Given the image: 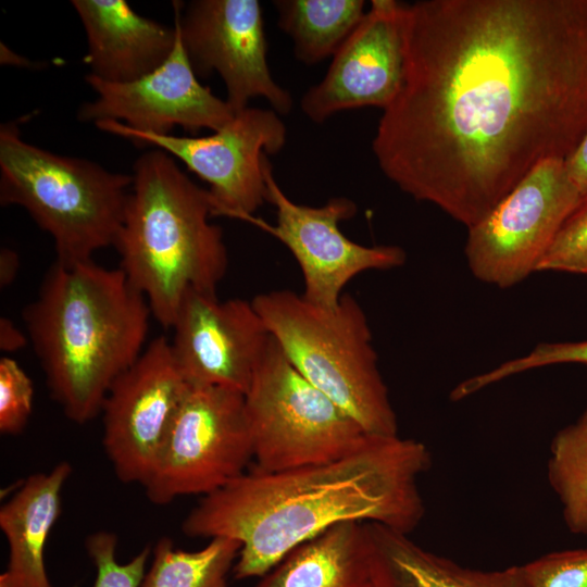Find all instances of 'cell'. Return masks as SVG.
I'll use <instances>...</instances> for the list:
<instances>
[{"label":"cell","mask_w":587,"mask_h":587,"mask_svg":"<svg viewBox=\"0 0 587 587\" xmlns=\"http://www.w3.org/2000/svg\"><path fill=\"white\" fill-rule=\"evenodd\" d=\"M404 70L372 151L470 228L587 132V0L403 2Z\"/></svg>","instance_id":"6da1fadb"},{"label":"cell","mask_w":587,"mask_h":587,"mask_svg":"<svg viewBox=\"0 0 587 587\" xmlns=\"http://www.w3.org/2000/svg\"><path fill=\"white\" fill-rule=\"evenodd\" d=\"M430 465L422 441L369 435L358 450L332 462L274 473L249 467L203 496L182 530L191 538L238 540L235 578L262 577L294 548L341 522L411 534L425 514L419 480Z\"/></svg>","instance_id":"7a4b0ae2"},{"label":"cell","mask_w":587,"mask_h":587,"mask_svg":"<svg viewBox=\"0 0 587 587\" xmlns=\"http://www.w3.org/2000/svg\"><path fill=\"white\" fill-rule=\"evenodd\" d=\"M150 307L124 273L93 260H55L23 311L52 398L83 425L145 350Z\"/></svg>","instance_id":"3957f363"},{"label":"cell","mask_w":587,"mask_h":587,"mask_svg":"<svg viewBox=\"0 0 587 587\" xmlns=\"http://www.w3.org/2000/svg\"><path fill=\"white\" fill-rule=\"evenodd\" d=\"M124 220L113 247L118 268L147 299L153 319L172 328L189 290L216 294L228 265L208 189L161 149L134 163Z\"/></svg>","instance_id":"277c9868"},{"label":"cell","mask_w":587,"mask_h":587,"mask_svg":"<svg viewBox=\"0 0 587 587\" xmlns=\"http://www.w3.org/2000/svg\"><path fill=\"white\" fill-rule=\"evenodd\" d=\"M252 303L296 370L366 434L399 435L366 315L352 296L344 295L335 309L286 289L257 295Z\"/></svg>","instance_id":"5b68a950"},{"label":"cell","mask_w":587,"mask_h":587,"mask_svg":"<svg viewBox=\"0 0 587 587\" xmlns=\"http://www.w3.org/2000/svg\"><path fill=\"white\" fill-rule=\"evenodd\" d=\"M133 176L25 141L14 122L0 127V203L24 208L54 242L58 261L92 260L113 246Z\"/></svg>","instance_id":"8992f818"},{"label":"cell","mask_w":587,"mask_h":587,"mask_svg":"<svg viewBox=\"0 0 587 587\" xmlns=\"http://www.w3.org/2000/svg\"><path fill=\"white\" fill-rule=\"evenodd\" d=\"M245 405L252 469L274 473L323 464L358 450L369 437L346 411L289 362L271 336Z\"/></svg>","instance_id":"52a82bcc"},{"label":"cell","mask_w":587,"mask_h":587,"mask_svg":"<svg viewBox=\"0 0 587 587\" xmlns=\"http://www.w3.org/2000/svg\"><path fill=\"white\" fill-rule=\"evenodd\" d=\"M253 460L245 395L221 387H190L154 469L142 486L153 504L210 495Z\"/></svg>","instance_id":"ba28073f"},{"label":"cell","mask_w":587,"mask_h":587,"mask_svg":"<svg viewBox=\"0 0 587 587\" xmlns=\"http://www.w3.org/2000/svg\"><path fill=\"white\" fill-rule=\"evenodd\" d=\"M582 202L564 159H546L478 224L467 228L464 255L479 282L511 288L537 272L566 218Z\"/></svg>","instance_id":"9c48e42d"},{"label":"cell","mask_w":587,"mask_h":587,"mask_svg":"<svg viewBox=\"0 0 587 587\" xmlns=\"http://www.w3.org/2000/svg\"><path fill=\"white\" fill-rule=\"evenodd\" d=\"M95 125L138 146H153L182 161L209 184L213 216L246 222L266 202L264 164L267 155L279 152L287 139V128L279 114L272 109L250 107L207 136L141 133L117 121H101Z\"/></svg>","instance_id":"30bf717a"},{"label":"cell","mask_w":587,"mask_h":587,"mask_svg":"<svg viewBox=\"0 0 587 587\" xmlns=\"http://www.w3.org/2000/svg\"><path fill=\"white\" fill-rule=\"evenodd\" d=\"M266 202L275 208L276 224L252 216V223L278 239L301 270L303 298L314 305L335 309L345 286L369 270H390L405 263L399 246L367 247L346 237L339 223L357 212L347 197H333L321 207L299 204L288 198L274 178L268 158L264 164Z\"/></svg>","instance_id":"8fae6325"},{"label":"cell","mask_w":587,"mask_h":587,"mask_svg":"<svg viewBox=\"0 0 587 587\" xmlns=\"http://www.w3.org/2000/svg\"><path fill=\"white\" fill-rule=\"evenodd\" d=\"M175 22L188 60L198 77L217 73L226 102L238 113L255 97L279 115L294 104L290 92L272 76L262 7L258 0H192L182 11L174 2Z\"/></svg>","instance_id":"7c38bea8"},{"label":"cell","mask_w":587,"mask_h":587,"mask_svg":"<svg viewBox=\"0 0 587 587\" xmlns=\"http://www.w3.org/2000/svg\"><path fill=\"white\" fill-rule=\"evenodd\" d=\"M189 388L164 336L115 379L100 413L102 446L117 479L147 483Z\"/></svg>","instance_id":"4fadbf2b"},{"label":"cell","mask_w":587,"mask_h":587,"mask_svg":"<svg viewBox=\"0 0 587 587\" xmlns=\"http://www.w3.org/2000/svg\"><path fill=\"white\" fill-rule=\"evenodd\" d=\"M174 359L190 387L245 395L271 335L252 301L189 290L172 325Z\"/></svg>","instance_id":"5bb4252c"},{"label":"cell","mask_w":587,"mask_h":587,"mask_svg":"<svg viewBox=\"0 0 587 587\" xmlns=\"http://www.w3.org/2000/svg\"><path fill=\"white\" fill-rule=\"evenodd\" d=\"M175 28L177 37L171 55L150 74L123 84L87 74L86 83L96 98L79 108L78 120L95 124L117 121L133 130L155 135H171L175 126L193 135L226 125L234 111L198 80Z\"/></svg>","instance_id":"9a60e30c"},{"label":"cell","mask_w":587,"mask_h":587,"mask_svg":"<svg viewBox=\"0 0 587 587\" xmlns=\"http://www.w3.org/2000/svg\"><path fill=\"white\" fill-rule=\"evenodd\" d=\"M403 70V2L372 0L323 79L302 96L301 110L316 124L342 111L385 110L400 89Z\"/></svg>","instance_id":"2e32d148"},{"label":"cell","mask_w":587,"mask_h":587,"mask_svg":"<svg viewBox=\"0 0 587 587\" xmlns=\"http://www.w3.org/2000/svg\"><path fill=\"white\" fill-rule=\"evenodd\" d=\"M87 36L84 59L90 75L109 83L139 79L171 55L175 26L135 12L125 0H73Z\"/></svg>","instance_id":"e0dca14e"},{"label":"cell","mask_w":587,"mask_h":587,"mask_svg":"<svg viewBox=\"0 0 587 587\" xmlns=\"http://www.w3.org/2000/svg\"><path fill=\"white\" fill-rule=\"evenodd\" d=\"M72 465L61 461L49 472L26 478L0 509V528L9 545L4 572L12 587H51L45 547L61 512V492Z\"/></svg>","instance_id":"ac0fdd59"},{"label":"cell","mask_w":587,"mask_h":587,"mask_svg":"<svg viewBox=\"0 0 587 587\" xmlns=\"http://www.w3.org/2000/svg\"><path fill=\"white\" fill-rule=\"evenodd\" d=\"M375 587H525L521 565L497 571L463 566L426 550L409 534L365 523Z\"/></svg>","instance_id":"d6986e66"},{"label":"cell","mask_w":587,"mask_h":587,"mask_svg":"<svg viewBox=\"0 0 587 587\" xmlns=\"http://www.w3.org/2000/svg\"><path fill=\"white\" fill-rule=\"evenodd\" d=\"M255 587H375L365 523L341 522L300 544Z\"/></svg>","instance_id":"ffe728a7"},{"label":"cell","mask_w":587,"mask_h":587,"mask_svg":"<svg viewBox=\"0 0 587 587\" xmlns=\"http://www.w3.org/2000/svg\"><path fill=\"white\" fill-rule=\"evenodd\" d=\"M273 5L278 27L305 65L333 58L366 12L364 0H275Z\"/></svg>","instance_id":"44dd1931"},{"label":"cell","mask_w":587,"mask_h":587,"mask_svg":"<svg viewBox=\"0 0 587 587\" xmlns=\"http://www.w3.org/2000/svg\"><path fill=\"white\" fill-rule=\"evenodd\" d=\"M239 550L240 542L225 536L210 538L197 551L176 549L171 538L162 537L140 587H227Z\"/></svg>","instance_id":"7402d4cb"},{"label":"cell","mask_w":587,"mask_h":587,"mask_svg":"<svg viewBox=\"0 0 587 587\" xmlns=\"http://www.w3.org/2000/svg\"><path fill=\"white\" fill-rule=\"evenodd\" d=\"M547 479L569 532L587 537V405L552 437Z\"/></svg>","instance_id":"603a6c76"},{"label":"cell","mask_w":587,"mask_h":587,"mask_svg":"<svg viewBox=\"0 0 587 587\" xmlns=\"http://www.w3.org/2000/svg\"><path fill=\"white\" fill-rule=\"evenodd\" d=\"M559 364L587 366V340L540 342L522 357L504 361L494 369L460 382L455 386V395L464 399L511 376Z\"/></svg>","instance_id":"cb8c5ba5"},{"label":"cell","mask_w":587,"mask_h":587,"mask_svg":"<svg viewBox=\"0 0 587 587\" xmlns=\"http://www.w3.org/2000/svg\"><path fill=\"white\" fill-rule=\"evenodd\" d=\"M117 537L111 532L100 530L86 539V550L97 570L92 587L141 586L151 548L147 546L130 561L120 563L115 557Z\"/></svg>","instance_id":"d4e9b609"},{"label":"cell","mask_w":587,"mask_h":587,"mask_svg":"<svg viewBox=\"0 0 587 587\" xmlns=\"http://www.w3.org/2000/svg\"><path fill=\"white\" fill-rule=\"evenodd\" d=\"M537 272L587 275V198L566 218Z\"/></svg>","instance_id":"484cf974"},{"label":"cell","mask_w":587,"mask_h":587,"mask_svg":"<svg viewBox=\"0 0 587 587\" xmlns=\"http://www.w3.org/2000/svg\"><path fill=\"white\" fill-rule=\"evenodd\" d=\"M32 379L18 363L10 358L0 359V433L18 435L26 427L33 411Z\"/></svg>","instance_id":"4316f807"},{"label":"cell","mask_w":587,"mask_h":587,"mask_svg":"<svg viewBox=\"0 0 587 587\" xmlns=\"http://www.w3.org/2000/svg\"><path fill=\"white\" fill-rule=\"evenodd\" d=\"M521 571L525 587H587V549L550 552Z\"/></svg>","instance_id":"83f0119b"},{"label":"cell","mask_w":587,"mask_h":587,"mask_svg":"<svg viewBox=\"0 0 587 587\" xmlns=\"http://www.w3.org/2000/svg\"><path fill=\"white\" fill-rule=\"evenodd\" d=\"M564 166L583 201L587 198V132L576 148L564 159Z\"/></svg>","instance_id":"f1b7e54d"},{"label":"cell","mask_w":587,"mask_h":587,"mask_svg":"<svg viewBox=\"0 0 587 587\" xmlns=\"http://www.w3.org/2000/svg\"><path fill=\"white\" fill-rule=\"evenodd\" d=\"M26 337L14 324L7 317L0 320V348L4 352H12L23 348L27 344Z\"/></svg>","instance_id":"f546056e"},{"label":"cell","mask_w":587,"mask_h":587,"mask_svg":"<svg viewBox=\"0 0 587 587\" xmlns=\"http://www.w3.org/2000/svg\"><path fill=\"white\" fill-rule=\"evenodd\" d=\"M20 260L16 252L10 248L0 251V284L7 287L12 284L17 275Z\"/></svg>","instance_id":"4dcf8cb0"},{"label":"cell","mask_w":587,"mask_h":587,"mask_svg":"<svg viewBox=\"0 0 587 587\" xmlns=\"http://www.w3.org/2000/svg\"><path fill=\"white\" fill-rule=\"evenodd\" d=\"M0 61L1 64H9L18 67L32 66V62L28 59L15 53L3 42L0 43Z\"/></svg>","instance_id":"1f68e13d"},{"label":"cell","mask_w":587,"mask_h":587,"mask_svg":"<svg viewBox=\"0 0 587 587\" xmlns=\"http://www.w3.org/2000/svg\"><path fill=\"white\" fill-rule=\"evenodd\" d=\"M0 587H12L4 573L0 575Z\"/></svg>","instance_id":"d6a6232c"}]
</instances>
